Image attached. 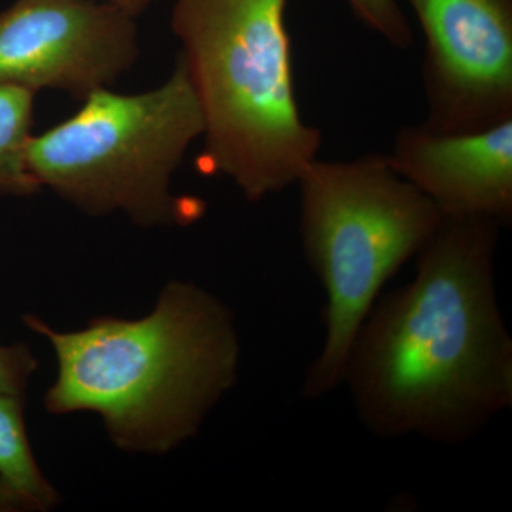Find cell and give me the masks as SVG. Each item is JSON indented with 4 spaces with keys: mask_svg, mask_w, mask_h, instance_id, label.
I'll return each instance as SVG.
<instances>
[{
    "mask_svg": "<svg viewBox=\"0 0 512 512\" xmlns=\"http://www.w3.org/2000/svg\"><path fill=\"white\" fill-rule=\"evenodd\" d=\"M501 225L443 215L409 284L377 299L342 383L383 439L463 443L512 404V339L495 292Z\"/></svg>",
    "mask_w": 512,
    "mask_h": 512,
    "instance_id": "cell-1",
    "label": "cell"
},
{
    "mask_svg": "<svg viewBox=\"0 0 512 512\" xmlns=\"http://www.w3.org/2000/svg\"><path fill=\"white\" fill-rule=\"evenodd\" d=\"M23 320L55 350L47 412L97 414L114 446L127 453L180 447L237 382L234 313L194 282H168L140 319L101 316L73 332L35 315Z\"/></svg>",
    "mask_w": 512,
    "mask_h": 512,
    "instance_id": "cell-2",
    "label": "cell"
},
{
    "mask_svg": "<svg viewBox=\"0 0 512 512\" xmlns=\"http://www.w3.org/2000/svg\"><path fill=\"white\" fill-rule=\"evenodd\" d=\"M101 2L110 3V5L117 6V8L124 10L128 15L140 16L154 0H101Z\"/></svg>",
    "mask_w": 512,
    "mask_h": 512,
    "instance_id": "cell-14",
    "label": "cell"
},
{
    "mask_svg": "<svg viewBox=\"0 0 512 512\" xmlns=\"http://www.w3.org/2000/svg\"><path fill=\"white\" fill-rule=\"evenodd\" d=\"M29 511L28 505L0 481V512Z\"/></svg>",
    "mask_w": 512,
    "mask_h": 512,
    "instance_id": "cell-13",
    "label": "cell"
},
{
    "mask_svg": "<svg viewBox=\"0 0 512 512\" xmlns=\"http://www.w3.org/2000/svg\"><path fill=\"white\" fill-rule=\"evenodd\" d=\"M363 25L382 36L396 49L413 45V30L397 0H346Z\"/></svg>",
    "mask_w": 512,
    "mask_h": 512,
    "instance_id": "cell-11",
    "label": "cell"
},
{
    "mask_svg": "<svg viewBox=\"0 0 512 512\" xmlns=\"http://www.w3.org/2000/svg\"><path fill=\"white\" fill-rule=\"evenodd\" d=\"M0 481L28 505L49 511L59 494L37 466L25 424V396H0Z\"/></svg>",
    "mask_w": 512,
    "mask_h": 512,
    "instance_id": "cell-9",
    "label": "cell"
},
{
    "mask_svg": "<svg viewBox=\"0 0 512 512\" xmlns=\"http://www.w3.org/2000/svg\"><path fill=\"white\" fill-rule=\"evenodd\" d=\"M423 30L424 126L485 130L512 119V0H406Z\"/></svg>",
    "mask_w": 512,
    "mask_h": 512,
    "instance_id": "cell-7",
    "label": "cell"
},
{
    "mask_svg": "<svg viewBox=\"0 0 512 512\" xmlns=\"http://www.w3.org/2000/svg\"><path fill=\"white\" fill-rule=\"evenodd\" d=\"M286 6L177 0L171 15L204 119L198 168L228 178L252 202L296 185L322 146L296 100Z\"/></svg>",
    "mask_w": 512,
    "mask_h": 512,
    "instance_id": "cell-3",
    "label": "cell"
},
{
    "mask_svg": "<svg viewBox=\"0 0 512 512\" xmlns=\"http://www.w3.org/2000/svg\"><path fill=\"white\" fill-rule=\"evenodd\" d=\"M393 170L441 214L512 220V119L485 130L439 133L404 126L386 154Z\"/></svg>",
    "mask_w": 512,
    "mask_h": 512,
    "instance_id": "cell-8",
    "label": "cell"
},
{
    "mask_svg": "<svg viewBox=\"0 0 512 512\" xmlns=\"http://www.w3.org/2000/svg\"><path fill=\"white\" fill-rule=\"evenodd\" d=\"M37 360L26 343L0 345V396H25Z\"/></svg>",
    "mask_w": 512,
    "mask_h": 512,
    "instance_id": "cell-12",
    "label": "cell"
},
{
    "mask_svg": "<svg viewBox=\"0 0 512 512\" xmlns=\"http://www.w3.org/2000/svg\"><path fill=\"white\" fill-rule=\"evenodd\" d=\"M296 185L303 252L326 293L325 339L302 387L319 399L342 384L350 345L384 284L426 247L443 214L386 154L316 158Z\"/></svg>",
    "mask_w": 512,
    "mask_h": 512,
    "instance_id": "cell-5",
    "label": "cell"
},
{
    "mask_svg": "<svg viewBox=\"0 0 512 512\" xmlns=\"http://www.w3.org/2000/svg\"><path fill=\"white\" fill-rule=\"evenodd\" d=\"M35 97L22 87L0 86V197H32L42 190L26 164Z\"/></svg>",
    "mask_w": 512,
    "mask_h": 512,
    "instance_id": "cell-10",
    "label": "cell"
},
{
    "mask_svg": "<svg viewBox=\"0 0 512 512\" xmlns=\"http://www.w3.org/2000/svg\"><path fill=\"white\" fill-rule=\"evenodd\" d=\"M140 55L136 18L101 0H16L0 10V86L86 99Z\"/></svg>",
    "mask_w": 512,
    "mask_h": 512,
    "instance_id": "cell-6",
    "label": "cell"
},
{
    "mask_svg": "<svg viewBox=\"0 0 512 512\" xmlns=\"http://www.w3.org/2000/svg\"><path fill=\"white\" fill-rule=\"evenodd\" d=\"M202 133L200 103L178 56L156 89L89 94L76 114L30 138L26 164L40 188L84 214L121 212L140 227H183L205 207L173 194L171 181Z\"/></svg>",
    "mask_w": 512,
    "mask_h": 512,
    "instance_id": "cell-4",
    "label": "cell"
}]
</instances>
